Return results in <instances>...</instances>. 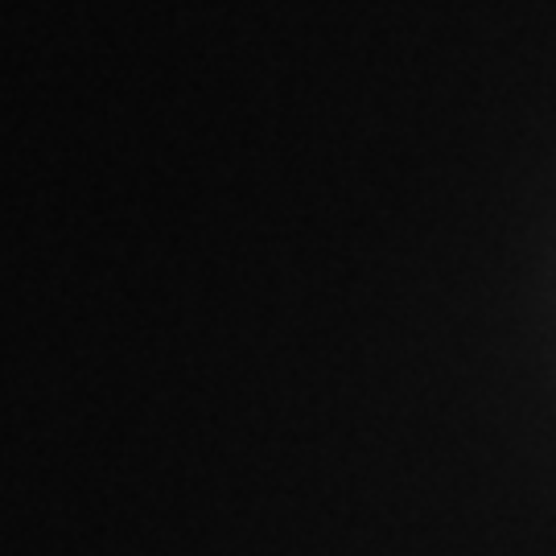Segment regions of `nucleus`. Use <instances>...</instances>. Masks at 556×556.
<instances>
[]
</instances>
